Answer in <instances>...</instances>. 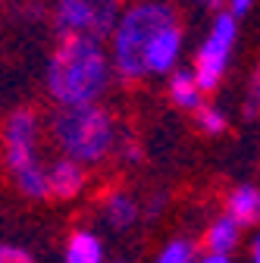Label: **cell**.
Instances as JSON below:
<instances>
[{"label": "cell", "instance_id": "1", "mask_svg": "<svg viewBox=\"0 0 260 263\" xmlns=\"http://www.w3.org/2000/svg\"><path fill=\"white\" fill-rule=\"evenodd\" d=\"M116 79L110 47L104 38L91 35H60L44 72V88L53 107L97 104Z\"/></svg>", "mask_w": 260, "mask_h": 263}, {"label": "cell", "instance_id": "2", "mask_svg": "<svg viewBox=\"0 0 260 263\" xmlns=\"http://www.w3.org/2000/svg\"><path fill=\"white\" fill-rule=\"evenodd\" d=\"M50 141L63 157H72L85 166H104L110 157H116L122 132L116 125V116L97 101V104H79V107H53L47 119Z\"/></svg>", "mask_w": 260, "mask_h": 263}, {"label": "cell", "instance_id": "3", "mask_svg": "<svg viewBox=\"0 0 260 263\" xmlns=\"http://www.w3.org/2000/svg\"><path fill=\"white\" fill-rule=\"evenodd\" d=\"M176 19L179 10L170 0H132V4H125L107 38L116 79L122 82L147 79V47Z\"/></svg>", "mask_w": 260, "mask_h": 263}, {"label": "cell", "instance_id": "4", "mask_svg": "<svg viewBox=\"0 0 260 263\" xmlns=\"http://www.w3.org/2000/svg\"><path fill=\"white\" fill-rule=\"evenodd\" d=\"M41 113L35 107H16L4 119V166L16 191L28 201H47V163L41 160Z\"/></svg>", "mask_w": 260, "mask_h": 263}, {"label": "cell", "instance_id": "5", "mask_svg": "<svg viewBox=\"0 0 260 263\" xmlns=\"http://www.w3.org/2000/svg\"><path fill=\"white\" fill-rule=\"evenodd\" d=\"M235 41H238V16H232L229 10L213 13L210 28L201 38L198 50H194V63H191L194 76H198V82L207 94H213L222 85L226 72H229Z\"/></svg>", "mask_w": 260, "mask_h": 263}, {"label": "cell", "instance_id": "6", "mask_svg": "<svg viewBox=\"0 0 260 263\" xmlns=\"http://www.w3.org/2000/svg\"><path fill=\"white\" fill-rule=\"evenodd\" d=\"M125 7V0H53L50 16L60 35L110 38V31Z\"/></svg>", "mask_w": 260, "mask_h": 263}, {"label": "cell", "instance_id": "7", "mask_svg": "<svg viewBox=\"0 0 260 263\" xmlns=\"http://www.w3.org/2000/svg\"><path fill=\"white\" fill-rule=\"evenodd\" d=\"M182 50H185V28L176 19L147 47V79H160V76H170L173 69H179Z\"/></svg>", "mask_w": 260, "mask_h": 263}, {"label": "cell", "instance_id": "8", "mask_svg": "<svg viewBox=\"0 0 260 263\" xmlns=\"http://www.w3.org/2000/svg\"><path fill=\"white\" fill-rule=\"evenodd\" d=\"M88 185V166L72 157H57L53 163H47V194L53 201H72L79 197Z\"/></svg>", "mask_w": 260, "mask_h": 263}, {"label": "cell", "instance_id": "9", "mask_svg": "<svg viewBox=\"0 0 260 263\" xmlns=\"http://www.w3.org/2000/svg\"><path fill=\"white\" fill-rule=\"evenodd\" d=\"M101 216H104V222L113 229V232H125V229H132L144 213H141V204H138V197L132 191L110 188V191H104Z\"/></svg>", "mask_w": 260, "mask_h": 263}, {"label": "cell", "instance_id": "10", "mask_svg": "<svg viewBox=\"0 0 260 263\" xmlns=\"http://www.w3.org/2000/svg\"><path fill=\"white\" fill-rule=\"evenodd\" d=\"M166 94H170L173 107L188 110V113H194V110H198V107L207 101V91L201 88V82H198V76H194V69H182V66L166 76Z\"/></svg>", "mask_w": 260, "mask_h": 263}, {"label": "cell", "instance_id": "11", "mask_svg": "<svg viewBox=\"0 0 260 263\" xmlns=\"http://www.w3.org/2000/svg\"><path fill=\"white\" fill-rule=\"evenodd\" d=\"M226 213L235 216L242 226H257L260 222V188L251 182L232 185L226 191Z\"/></svg>", "mask_w": 260, "mask_h": 263}, {"label": "cell", "instance_id": "12", "mask_svg": "<svg viewBox=\"0 0 260 263\" xmlns=\"http://www.w3.org/2000/svg\"><path fill=\"white\" fill-rule=\"evenodd\" d=\"M242 222L229 213H219L204 232V251H219V254H232L242 245Z\"/></svg>", "mask_w": 260, "mask_h": 263}, {"label": "cell", "instance_id": "13", "mask_svg": "<svg viewBox=\"0 0 260 263\" xmlns=\"http://www.w3.org/2000/svg\"><path fill=\"white\" fill-rule=\"evenodd\" d=\"M63 263H104V241L91 229H76L66 238Z\"/></svg>", "mask_w": 260, "mask_h": 263}, {"label": "cell", "instance_id": "14", "mask_svg": "<svg viewBox=\"0 0 260 263\" xmlns=\"http://www.w3.org/2000/svg\"><path fill=\"white\" fill-rule=\"evenodd\" d=\"M194 122H198V128L204 132V135H210V138L222 135V132L229 128V116H226V110L210 104V101H204L198 110H194Z\"/></svg>", "mask_w": 260, "mask_h": 263}, {"label": "cell", "instance_id": "15", "mask_svg": "<svg viewBox=\"0 0 260 263\" xmlns=\"http://www.w3.org/2000/svg\"><path fill=\"white\" fill-rule=\"evenodd\" d=\"M154 263H198V248L191 238H173L160 248Z\"/></svg>", "mask_w": 260, "mask_h": 263}, {"label": "cell", "instance_id": "16", "mask_svg": "<svg viewBox=\"0 0 260 263\" xmlns=\"http://www.w3.org/2000/svg\"><path fill=\"white\" fill-rule=\"evenodd\" d=\"M116 157L125 160V163H138V160H141V144H138L132 135H125V132H122L119 147H116Z\"/></svg>", "mask_w": 260, "mask_h": 263}, {"label": "cell", "instance_id": "17", "mask_svg": "<svg viewBox=\"0 0 260 263\" xmlns=\"http://www.w3.org/2000/svg\"><path fill=\"white\" fill-rule=\"evenodd\" d=\"M0 263H35V257L19 245H0Z\"/></svg>", "mask_w": 260, "mask_h": 263}, {"label": "cell", "instance_id": "18", "mask_svg": "<svg viewBox=\"0 0 260 263\" xmlns=\"http://www.w3.org/2000/svg\"><path fill=\"white\" fill-rule=\"evenodd\" d=\"M260 113V76L254 79V88H251V97L245 104V116H257Z\"/></svg>", "mask_w": 260, "mask_h": 263}, {"label": "cell", "instance_id": "19", "mask_svg": "<svg viewBox=\"0 0 260 263\" xmlns=\"http://www.w3.org/2000/svg\"><path fill=\"white\" fill-rule=\"evenodd\" d=\"M226 10L242 19V16H248V13L254 10V0H226Z\"/></svg>", "mask_w": 260, "mask_h": 263}, {"label": "cell", "instance_id": "20", "mask_svg": "<svg viewBox=\"0 0 260 263\" xmlns=\"http://www.w3.org/2000/svg\"><path fill=\"white\" fill-rule=\"evenodd\" d=\"M198 263H232V257L219 254V251H204V254H198Z\"/></svg>", "mask_w": 260, "mask_h": 263}, {"label": "cell", "instance_id": "21", "mask_svg": "<svg viewBox=\"0 0 260 263\" xmlns=\"http://www.w3.org/2000/svg\"><path fill=\"white\" fill-rule=\"evenodd\" d=\"M198 10H207V13H219V10H226V0H191Z\"/></svg>", "mask_w": 260, "mask_h": 263}, {"label": "cell", "instance_id": "22", "mask_svg": "<svg viewBox=\"0 0 260 263\" xmlns=\"http://www.w3.org/2000/svg\"><path fill=\"white\" fill-rule=\"evenodd\" d=\"M251 263H260V232H257L254 241H251Z\"/></svg>", "mask_w": 260, "mask_h": 263}]
</instances>
